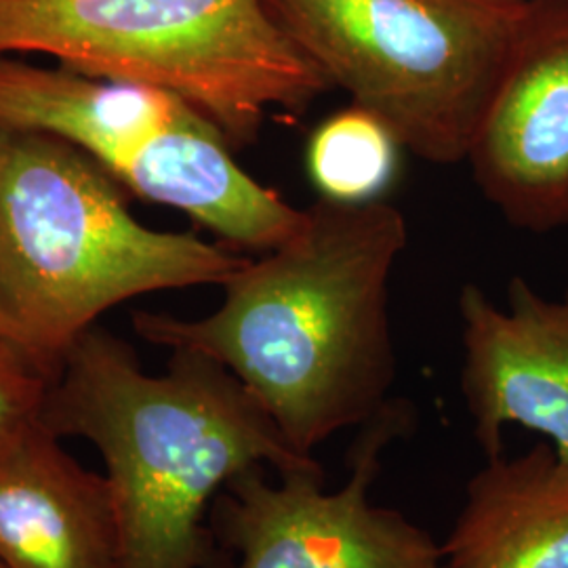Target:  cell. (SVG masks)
Returning a JSON list of instances; mask_svg holds the SVG:
<instances>
[{"mask_svg": "<svg viewBox=\"0 0 568 568\" xmlns=\"http://www.w3.org/2000/svg\"><path fill=\"white\" fill-rule=\"evenodd\" d=\"M406 243L398 206L321 199L291 241L222 284L224 304L213 314L183 321L140 312L133 326L150 344L225 366L284 440L312 455L392 403L389 281Z\"/></svg>", "mask_w": 568, "mask_h": 568, "instance_id": "cell-1", "label": "cell"}, {"mask_svg": "<svg viewBox=\"0 0 568 568\" xmlns=\"http://www.w3.org/2000/svg\"><path fill=\"white\" fill-rule=\"evenodd\" d=\"M42 422L100 450L119 568H217L209 518L234 476L323 467L284 440L225 366L173 349L163 375H148L129 345L95 326L65 352Z\"/></svg>", "mask_w": 568, "mask_h": 568, "instance_id": "cell-2", "label": "cell"}, {"mask_svg": "<svg viewBox=\"0 0 568 568\" xmlns=\"http://www.w3.org/2000/svg\"><path fill=\"white\" fill-rule=\"evenodd\" d=\"M246 262L192 232L145 227L79 148L0 122V305L53 379L65 352L112 305L224 284Z\"/></svg>", "mask_w": 568, "mask_h": 568, "instance_id": "cell-3", "label": "cell"}, {"mask_svg": "<svg viewBox=\"0 0 568 568\" xmlns=\"http://www.w3.org/2000/svg\"><path fill=\"white\" fill-rule=\"evenodd\" d=\"M23 53L164 89L232 148L255 142L270 110L300 116L333 89L262 0H0V55Z\"/></svg>", "mask_w": 568, "mask_h": 568, "instance_id": "cell-4", "label": "cell"}, {"mask_svg": "<svg viewBox=\"0 0 568 568\" xmlns=\"http://www.w3.org/2000/svg\"><path fill=\"white\" fill-rule=\"evenodd\" d=\"M331 82L432 164L464 163L532 0H262Z\"/></svg>", "mask_w": 568, "mask_h": 568, "instance_id": "cell-5", "label": "cell"}, {"mask_svg": "<svg viewBox=\"0 0 568 568\" xmlns=\"http://www.w3.org/2000/svg\"><path fill=\"white\" fill-rule=\"evenodd\" d=\"M413 417L408 403L392 398L361 427L337 490H326L325 467L276 474V483L264 466L234 476L209 518L215 544L234 554L225 568H445L443 548L426 528L368 497L384 450Z\"/></svg>", "mask_w": 568, "mask_h": 568, "instance_id": "cell-6", "label": "cell"}, {"mask_svg": "<svg viewBox=\"0 0 568 568\" xmlns=\"http://www.w3.org/2000/svg\"><path fill=\"white\" fill-rule=\"evenodd\" d=\"M466 161L509 224L568 227V0H532Z\"/></svg>", "mask_w": 568, "mask_h": 568, "instance_id": "cell-7", "label": "cell"}, {"mask_svg": "<svg viewBox=\"0 0 568 568\" xmlns=\"http://www.w3.org/2000/svg\"><path fill=\"white\" fill-rule=\"evenodd\" d=\"M464 325L462 394L471 434L488 457L504 453V429L541 434L568 462V291L539 295L523 276L508 284V307L478 284L459 293Z\"/></svg>", "mask_w": 568, "mask_h": 568, "instance_id": "cell-8", "label": "cell"}, {"mask_svg": "<svg viewBox=\"0 0 568 568\" xmlns=\"http://www.w3.org/2000/svg\"><path fill=\"white\" fill-rule=\"evenodd\" d=\"M119 549L108 478L44 422L0 457V568H119Z\"/></svg>", "mask_w": 568, "mask_h": 568, "instance_id": "cell-9", "label": "cell"}, {"mask_svg": "<svg viewBox=\"0 0 568 568\" xmlns=\"http://www.w3.org/2000/svg\"><path fill=\"white\" fill-rule=\"evenodd\" d=\"M440 548L445 568H568V462L548 440L488 457Z\"/></svg>", "mask_w": 568, "mask_h": 568, "instance_id": "cell-10", "label": "cell"}, {"mask_svg": "<svg viewBox=\"0 0 568 568\" xmlns=\"http://www.w3.org/2000/svg\"><path fill=\"white\" fill-rule=\"evenodd\" d=\"M398 148L384 122L352 103L312 133L307 171L323 199L368 203L392 182Z\"/></svg>", "mask_w": 568, "mask_h": 568, "instance_id": "cell-11", "label": "cell"}, {"mask_svg": "<svg viewBox=\"0 0 568 568\" xmlns=\"http://www.w3.org/2000/svg\"><path fill=\"white\" fill-rule=\"evenodd\" d=\"M53 377L18 342L0 335V457L42 424Z\"/></svg>", "mask_w": 568, "mask_h": 568, "instance_id": "cell-12", "label": "cell"}, {"mask_svg": "<svg viewBox=\"0 0 568 568\" xmlns=\"http://www.w3.org/2000/svg\"><path fill=\"white\" fill-rule=\"evenodd\" d=\"M0 335H2V337H9V339H13V342H18V344H20V339H18V333H16V328H13V325H11L9 316L4 314L2 305H0Z\"/></svg>", "mask_w": 568, "mask_h": 568, "instance_id": "cell-13", "label": "cell"}]
</instances>
